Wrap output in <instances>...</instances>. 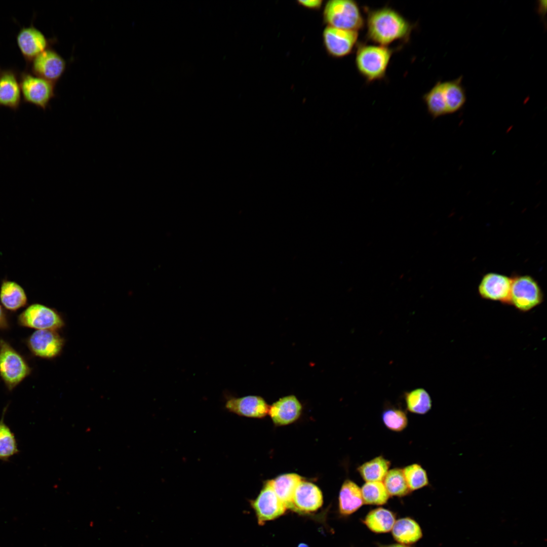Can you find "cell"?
I'll return each instance as SVG.
<instances>
[{
  "mask_svg": "<svg viewBox=\"0 0 547 547\" xmlns=\"http://www.w3.org/2000/svg\"><path fill=\"white\" fill-rule=\"evenodd\" d=\"M297 547H308V545L305 543H300Z\"/></svg>",
  "mask_w": 547,
  "mask_h": 547,
  "instance_id": "obj_35",
  "label": "cell"
},
{
  "mask_svg": "<svg viewBox=\"0 0 547 547\" xmlns=\"http://www.w3.org/2000/svg\"><path fill=\"white\" fill-rule=\"evenodd\" d=\"M428 113L434 119L447 114L443 82L439 81L422 96Z\"/></svg>",
  "mask_w": 547,
  "mask_h": 547,
  "instance_id": "obj_24",
  "label": "cell"
},
{
  "mask_svg": "<svg viewBox=\"0 0 547 547\" xmlns=\"http://www.w3.org/2000/svg\"><path fill=\"white\" fill-rule=\"evenodd\" d=\"M31 372L24 358L9 344L0 340V375L9 389H13Z\"/></svg>",
  "mask_w": 547,
  "mask_h": 547,
  "instance_id": "obj_6",
  "label": "cell"
},
{
  "mask_svg": "<svg viewBox=\"0 0 547 547\" xmlns=\"http://www.w3.org/2000/svg\"><path fill=\"white\" fill-rule=\"evenodd\" d=\"M510 304L520 311H528L540 304L543 294L538 282L531 276L512 277Z\"/></svg>",
  "mask_w": 547,
  "mask_h": 547,
  "instance_id": "obj_5",
  "label": "cell"
},
{
  "mask_svg": "<svg viewBox=\"0 0 547 547\" xmlns=\"http://www.w3.org/2000/svg\"><path fill=\"white\" fill-rule=\"evenodd\" d=\"M0 301L6 309L15 311L26 305L27 297L21 285L15 281L5 279L1 285Z\"/></svg>",
  "mask_w": 547,
  "mask_h": 547,
  "instance_id": "obj_19",
  "label": "cell"
},
{
  "mask_svg": "<svg viewBox=\"0 0 547 547\" xmlns=\"http://www.w3.org/2000/svg\"><path fill=\"white\" fill-rule=\"evenodd\" d=\"M301 481V476L294 473L281 475L270 480L274 491L287 509H291L294 493Z\"/></svg>",
  "mask_w": 547,
  "mask_h": 547,
  "instance_id": "obj_23",
  "label": "cell"
},
{
  "mask_svg": "<svg viewBox=\"0 0 547 547\" xmlns=\"http://www.w3.org/2000/svg\"><path fill=\"white\" fill-rule=\"evenodd\" d=\"M462 75L443 82V90L448 114L460 110L466 100L465 90L462 85Z\"/></svg>",
  "mask_w": 547,
  "mask_h": 547,
  "instance_id": "obj_22",
  "label": "cell"
},
{
  "mask_svg": "<svg viewBox=\"0 0 547 547\" xmlns=\"http://www.w3.org/2000/svg\"><path fill=\"white\" fill-rule=\"evenodd\" d=\"M5 410L0 420V459L8 461L19 449L14 434L4 421Z\"/></svg>",
  "mask_w": 547,
  "mask_h": 547,
  "instance_id": "obj_29",
  "label": "cell"
},
{
  "mask_svg": "<svg viewBox=\"0 0 547 547\" xmlns=\"http://www.w3.org/2000/svg\"><path fill=\"white\" fill-rule=\"evenodd\" d=\"M323 17L328 26L359 31L365 24L358 4L352 0H330L324 8Z\"/></svg>",
  "mask_w": 547,
  "mask_h": 547,
  "instance_id": "obj_3",
  "label": "cell"
},
{
  "mask_svg": "<svg viewBox=\"0 0 547 547\" xmlns=\"http://www.w3.org/2000/svg\"><path fill=\"white\" fill-rule=\"evenodd\" d=\"M402 470L410 491L418 490L429 485L426 471L420 464H411Z\"/></svg>",
  "mask_w": 547,
  "mask_h": 547,
  "instance_id": "obj_30",
  "label": "cell"
},
{
  "mask_svg": "<svg viewBox=\"0 0 547 547\" xmlns=\"http://www.w3.org/2000/svg\"><path fill=\"white\" fill-rule=\"evenodd\" d=\"M364 504L361 490L353 481L347 479L343 483L338 496V511L342 516H348L358 511Z\"/></svg>",
  "mask_w": 547,
  "mask_h": 547,
  "instance_id": "obj_18",
  "label": "cell"
},
{
  "mask_svg": "<svg viewBox=\"0 0 547 547\" xmlns=\"http://www.w3.org/2000/svg\"><path fill=\"white\" fill-rule=\"evenodd\" d=\"M20 325L37 330H56L62 328L64 322L54 309L39 303L28 306L18 319Z\"/></svg>",
  "mask_w": 547,
  "mask_h": 547,
  "instance_id": "obj_7",
  "label": "cell"
},
{
  "mask_svg": "<svg viewBox=\"0 0 547 547\" xmlns=\"http://www.w3.org/2000/svg\"><path fill=\"white\" fill-rule=\"evenodd\" d=\"M302 406L296 397L288 396L280 399L269 407L268 413L274 423L285 425L292 423L300 415Z\"/></svg>",
  "mask_w": 547,
  "mask_h": 547,
  "instance_id": "obj_17",
  "label": "cell"
},
{
  "mask_svg": "<svg viewBox=\"0 0 547 547\" xmlns=\"http://www.w3.org/2000/svg\"><path fill=\"white\" fill-rule=\"evenodd\" d=\"M322 491L315 484L302 480L294 493L291 510L301 514L316 512L323 505Z\"/></svg>",
  "mask_w": 547,
  "mask_h": 547,
  "instance_id": "obj_16",
  "label": "cell"
},
{
  "mask_svg": "<svg viewBox=\"0 0 547 547\" xmlns=\"http://www.w3.org/2000/svg\"><path fill=\"white\" fill-rule=\"evenodd\" d=\"M382 481L390 496L403 497L411 491L405 480L402 469L394 468L388 470Z\"/></svg>",
  "mask_w": 547,
  "mask_h": 547,
  "instance_id": "obj_27",
  "label": "cell"
},
{
  "mask_svg": "<svg viewBox=\"0 0 547 547\" xmlns=\"http://www.w3.org/2000/svg\"><path fill=\"white\" fill-rule=\"evenodd\" d=\"M19 80L22 101L45 110L55 96V84L27 69L20 73Z\"/></svg>",
  "mask_w": 547,
  "mask_h": 547,
  "instance_id": "obj_4",
  "label": "cell"
},
{
  "mask_svg": "<svg viewBox=\"0 0 547 547\" xmlns=\"http://www.w3.org/2000/svg\"><path fill=\"white\" fill-rule=\"evenodd\" d=\"M17 46L27 64L49 48V41L45 34L32 23L22 27L16 35Z\"/></svg>",
  "mask_w": 547,
  "mask_h": 547,
  "instance_id": "obj_11",
  "label": "cell"
},
{
  "mask_svg": "<svg viewBox=\"0 0 547 547\" xmlns=\"http://www.w3.org/2000/svg\"><path fill=\"white\" fill-rule=\"evenodd\" d=\"M27 345L35 356L50 359L59 354L63 341L55 330H37L28 338Z\"/></svg>",
  "mask_w": 547,
  "mask_h": 547,
  "instance_id": "obj_13",
  "label": "cell"
},
{
  "mask_svg": "<svg viewBox=\"0 0 547 547\" xmlns=\"http://www.w3.org/2000/svg\"><path fill=\"white\" fill-rule=\"evenodd\" d=\"M362 522L371 531L384 533L390 531L396 522V514L389 510L377 507L371 510Z\"/></svg>",
  "mask_w": 547,
  "mask_h": 547,
  "instance_id": "obj_21",
  "label": "cell"
},
{
  "mask_svg": "<svg viewBox=\"0 0 547 547\" xmlns=\"http://www.w3.org/2000/svg\"><path fill=\"white\" fill-rule=\"evenodd\" d=\"M28 65L32 74L56 84L65 71L66 62L55 50L48 48Z\"/></svg>",
  "mask_w": 547,
  "mask_h": 547,
  "instance_id": "obj_9",
  "label": "cell"
},
{
  "mask_svg": "<svg viewBox=\"0 0 547 547\" xmlns=\"http://www.w3.org/2000/svg\"><path fill=\"white\" fill-rule=\"evenodd\" d=\"M512 277L488 272L483 276L478 286V292L483 299L510 304Z\"/></svg>",
  "mask_w": 547,
  "mask_h": 547,
  "instance_id": "obj_12",
  "label": "cell"
},
{
  "mask_svg": "<svg viewBox=\"0 0 547 547\" xmlns=\"http://www.w3.org/2000/svg\"><path fill=\"white\" fill-rule=\"evenodd\" d=\"M297 2L298 5L305 8L317 10L321 8L323 1L322 0H299Z\"/></svg>",
  "mask_w": 547,
  "mask_h": 547,
  "instance_id": "obj_32",
  "label": "cell"
},
{
  "mask_svg": "<svg viewBox=\"0 0 547 547\" xmlns=\"http://www.w3.org/2000/svg\"><path fill=\"white\" fill-rule=\"evenodd\" d=\"M250 503L260 525L279 518L287 509L274 491L270 480L264 484L257 497Z\"/></svg>",
  "mask_w": 547,
  "mask_h": 547,
  "instance_id": "obj_8",
  "label": "cell"
},
{
  "mask_svg": "<svg viewBox=\"0 0 547 547\" xmlns=\"http://www.w3.org/2000/svg\"><path fill=\"white\" fill-rule=\"evenodd\" d=\"M358 31L345 30L327 26L323 32V41L328 54L334 58H342L350 54L358 43Z\"/></svg>",
  "mask_w": 547,
  "mask_h": 547,
  "instance_id": "obj_10",
  "label": "cell"
},
{
  "mask_svg": "<svg viewBox=\"0 0 547 547\" xmlns=\"http://www.w3.org/2000/svg\"><path fill=\"white\" fill-rule=\"evenodd\" d=\"M361 490L364 503L366 504L383 505L390 496L382 481L366 482Z\"/></svg>",
  "mask_w": 547,
  "mask_h": 547,
  "instance_id": "obj_28",
  "label": "cell"
},
{
  "mask_svg": "<svg viewBox=\"0 0 547 547\" xmlns=\"http://www.w3.org/2000/svg\"><path fill=\"white\" fill-rule=\"evenodd\" d=\"M8 327V319L4 308L0 304V329H6Z\"/></svg>",
  "mask_w": 547,
  "mask_h": 547,
  "instance_id": "obj_33",
  "label": "cell"
},
{
  "mask_svg": "<svg viewBox=\"0 0 547 547\" xmlns=\"http://www.w3.org/2000/svg\"><path fill=\"white\" fill-rule=\"evenodd\" d=\"M355 64L359 73L368 83L385 77L392 56L401 47L371 45L358 42Z\"/></svg>",
  "mask_w": 547,
  "mask_h": 547,
  "instance_id": "obj_2",
  "label": "cell"
},
{
  "mask_svg": "<svg viewBox=\"0 0 547 547\" xmlns=\"http://www.w3.org/2000/svg\"><path fill=\"white\" fill-rule=\"evenodd\" d=\"M269 407L264 399L257 396L225 397V409L241 416L261 418L268 413Z\"/></svg>",
  "mask_w": 547,
  "mask_h": 547,
  "instance_id": "obj_15",
  "label": "cell"
},
{
  "mask_svg": "<svg viewBox=\"0 0 547 547\" xmlns=\"http://www.w3.org/2000/svg\"><path fill=\"white\" fill-rule=\"evenodd\" d=\"M19 75L15 68L0 67V107L19 109L22 101Z\"/></svg>",
  "mask_w": 547,
  "mask_h": 547,
  "instance_id": "obj_14",
  "label": "cell"
},
{
  "mask_svg": "<svg viewBox=\"0 0 547 547\" xmlns=\"http://www.w3.org/2000/svg\"><path fill=\"white\" fill-rule=\"evenodd\" d=\"M382 420L385 426L394 432H401L408 424L406 413L402 409L389 407L382 412Z\"/></svg>",
  "mask_w": 547,
  "mask_h": 547,
  "instance_id": "obj_31",
  "label": "cell"
},
{
  "mask_svg": "<svg viewBox=\"0 0 547 547\" xmlns=\"http://www.w3.org/2000/svg\"><path fill=\"white\" fill-rule=\"evenodd\" d=\"M378 547H411L410 545H405L399 543H392L389 544H382L380 543H377Z\"/></svg>",
  "mask_w": 547,
  "mask_h": 547,
  "instance_id": "obj_34",
  "label": "cell"
},
{
  "mask_svg": "<svg viewBox=\"0 0 547 547\" xmlns=\"http://www.w3.org/2000/svg\"><path fill=\"white\" fill-rule=\"evenodd\" d=\"M365 10L368 40L383 46L397 40H409L414 25L397 10L387 6Z\"/></svg>",
  "mask_w": 547,
  "mask_h": 547,
  "instance_id": "obj_1",
  "label": "cell"
},
{
  "mask_svg": "<svg viewBox=\"0 0 547 547\" xmlns=\"http://www.w3.org/2000/svg\"><path fill=\"white\" fill-rule=\"evenodd\" d=\"M392 533L397 542L407 545L416 543L422 537L420 525L410 517L402 518L396 521Z\"/></svg>",
  "mask_w": 547,
  "mask_h": 547,
  "instance_id": "obj_20",
  "label": "cell"
},
{
  "mask_svg": "<svg viewBox=\"0 0 547 547\" xmlns=\"http://www.w3.org/2000/svg\"><path fill=\"white\" fill-rule=\"evenodd\" d=\"M404 398L407 409L413 413L425 414L432 408V399L428 392L423 388L405 392Z\"/></svg>",
  "mask_w": 547,
  "mask_h": 547,
  "instance_id": "obj_26",
  "label": "cell"
},
{
  "mask_svg": "<svg viewBox=\"0 0 547 547\" xmlns=\"http://www.w3.org/2000/svg\"><path fill=\"white\" fill-rule=\"evenodd\" d=\"M390 465V461L380 455L364 462L358 467L357 470L366 482L382 481Z\"/></svg>",
  "mask_w": 547,
  "mask_h": 547,
  "instance_id": "obj_25",
  "label": "cell"
}]
</instances>
